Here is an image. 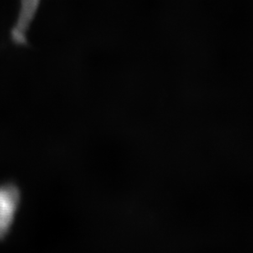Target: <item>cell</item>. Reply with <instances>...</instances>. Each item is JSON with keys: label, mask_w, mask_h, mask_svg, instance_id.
Segmentation results:
<instances>
[{"label": "cell", "mask_w": 253, "mask_h": 253, "mask_svg": "<svg viewBox=\"0 0 253 253\" xmlns=\"http://www.w3.org/2000/svg\"><path fill=\"white\" fill-rule=\"evenodd\" d=\"M19 202V192L13 185L0 187V238L8 231Z\"/></svg>", "instance_id": "obj_1"}]
</instances>
